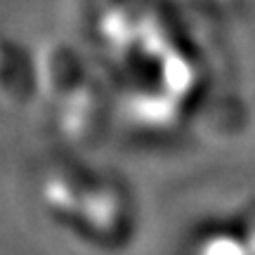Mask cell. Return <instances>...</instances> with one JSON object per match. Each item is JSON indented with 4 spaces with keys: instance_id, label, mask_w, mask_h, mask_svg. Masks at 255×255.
Returning <instances> with one entry per match:
<instances>
[{
    "instance_id": "cell-1",
    "label": "cell",
    "mask_w": 255,
    "mask_h": 255,
    "mask_svg": "<svg viewBox=\"0 0 255 255\" xmlns=\"http://www.w3.org/2000/svg\"><path fill=\"white\" fill-rule=\"evenodd\" d=\"M40 199L57 218L78 225L88 239L102 244L126 241L130 229V199L119 180L90 175L71 163L45 168L40 177Z\"/></svg>"
},
{
    "instance_id": "cell-2",
    "label": "cell",
    "mask_w": 255,
    "mask_h": 255,
    "mask_svg": "<svg viewBox=\"0 0 255 255\" xmlns=\"http://www.w3.org/2000/svg\"><path fill=\"white\" fill-rule=\"evenodd\" d=\"M52 104L57 135L64 142L83 144L97 135L100 123L104 119V95L97 83L85 73L78 83H73L69 90L57 95Z\"/></svg>"
},
{
    "instance_id": "cell-3",
    "label": "cell",
    "mask_w": 255,
    "mask_h": 255,
    "mask_svg": "<svg viewBox=\"0 0 255 255\" xmlns=\"http://www.w3.org/2000/svg\"><path fill=\"white\" fill-rule=\"evenodd\" d=\"M38 88L36 64H31L24 50L0 33V107H24Z\"/></svg>"
}]
</instances>
